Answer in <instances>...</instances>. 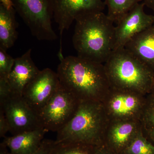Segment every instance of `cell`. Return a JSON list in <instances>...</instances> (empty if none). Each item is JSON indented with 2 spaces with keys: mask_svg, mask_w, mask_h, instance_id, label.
<instances>
[{
  "mask_svg": "<svg viewBox=\"0 0 154 154\" xmlns=\"http://www.w3.org/2000/svg\"><path fill=\"white\" fill-rule=\"evenodd\" d=\"M75 21L72 42L77 56L105 63L113 50L114 22L103 12L86 15Z\"/></svg>",
  "mask_w": 154,
  "mask_h": 154,
  "instance_id": "obj_2",
  "label": "cell"
},
{
  "mask_svg": "<svg viewBox=\"0 0 154 154\" xmlns=\"http://www.w3.org/2000/svg\"><path fill=\"white\" fill-rule=\"evenodd\" d=\"M31 51L29 49L20 57L15 58L14 66L8 78L13 94L22 96L25 87L40 71L32 60Z\"/></svg>",
  "mask_w": 154,
  "mask_h": 154,
  "instance_id": "obj_13",
  "label": "cell"
},
{
  "mask_svg": "<svg viewBox=\"0 0 154 154\" xmlns=\"http://www.w3.org/2000/svg\"><path fill=\"white\" fill-rule=\"evenodd\" d=\"M141 130L140 120L108 121L103 144L116 154H122Z\"/></svg>",
  "mask_w": 154,
  "mask_h": 154,
  "instance_id": "obj_12",
  "label": "cell"
},
{
  "mask_svg": "<svg viewBox=\"0 0 154 154\" xmlns=\"http://www.w3.org/2000/svg\"><path fill=\"white\" fill-rule=\"evenodd\" d=\"M12 93L8 79H0V105L3 104Z\"/></svg>",
  "mask_w": 154,
  "mask_h": 154,
  "instance_id": "obj_22",
  "label": "cell"
},
{
  "mask_svg": "<svg viewBox=\"0 0 154 154\" xmlns=\"http://www.w3.org/2000/svg\"><path fill=\"white\" fill-rule=\"evenodd\" d=\"M143 0H105L107 8V17L114 23H117L137 4Z\"/></svg>",
  "mask_w": 154,
  "mask_h": 154,
  "instance_id": "obj_18",
  "label": "cell"
},
{
  "mask_svg": "<svg viewBox=\"0 0 154 154\" xmlns=\"http://www.w3.org/2000/svg\"><path fill=\"white\" fill-rule=\"evenodd\" d=\"M145 6L137 4L116 23L113 51L124 48L134 36L154 25V16L146 14Z\"/></svg>",
  "mask_w": 154,
  "mask_h": 154,
  "instance_id": "obj_11",
  "label": "cell"
},
{
  "mask_svg": "<svg viewBox=\"0 0 154 154\" xmlns=\"http://www.w3.org/2000/svg\"><path fill=\"white\" fill-rule=\"evenodd\" d=\"M54 143V140L44 139L38 149L32 154H49Z\"/></svg>",
  "mask_w": 154,
  "mask_h": 154,
  "instance_id": "obj_24",
  "label": "cell"
},
{
  "mask_svg": "<svg viewBox=\"0 0 154 154\" xmlns=\"http://www.w3.org/2000/svg\"><path fill=\"white\" fill-rule=\"evenodd\" d=\"M95 154H116L104 144L95 146Z\"/></svg>",
  "mask_w": 154,
  "mask_h": 154,
  "instance_id": "obj_25",
  "label": "cell"
},
{
  "mask_svg": "<svg viewBox=\"0 0 154 154\" xmlns=\"http://www.w3.org/2000/svg\"><path fill=\"white\" fill-rule=\"evenodd\" d=\"M47 131L44 128L5 137L3 142L12 154H32L38 149Z\"/></svg>",
  "mask_w": 154,
  "mask_h": 154,
  "instance_id": "obj_15",
  "label": "cell"
},
{
  "mask_svg": "<svg viewBox=\"0 0 154 154\" xmlns=\"http://www.w3.org/2000/svg\"><path fill=\"white\" fill-rule=\"evenodd\" d=\"M140 121L144 136L154 145V94L152 93L147 95Z\"/></svg>",
  "mask_w": 154,
  "mask_h": 154,
  "instance_id": "obj_17",
  "label": "cell"
},
{
  "mask_svg": "<svg viewBox=\"0 0 154 154\" xmlns=\"http://www.w3.org/2000/svg\"><path fill=\"white\" fill-rule=\"evenodd\" d=\"M80 103L60 85L38 115L42 127L47 132H57L71 120Z\"/></svg>",
  "mask_w": 154,
  "mask_h": 154,
  "instance_id": "obj_7",
  "label": "cell"
},
{
  "mask_svg": "<svg viewBox=\"0 0 154 154\" xmlns=\"http://www.w3.org/2000/svg\"><path fill=\"white\" fill-rule=\"evenodd\" d=\"M1 4L7 8H14L13 3L11 0H1Z\"/></svg>",
  "mask_w": 154,
  "mask_h": 154,
  "instance_id": "obj_28",
  "label": "cell"
},
{
  "mask_svg": "<svg viewBox=\"0 0 154 154\" xmlns=\"http://www.w3.org/2000/svg\"><path fill=\"white\" fill-rule=\"evenodd\" d=\"M0 154H12L8 147L3 141L0 144Z\"/></svg>",
  "mask_w": 154,
  "mask_h": 154,
  "instance_id": "obj_26",
  "label": "cell"
},
{
  "mask_svg": "<svg viewBox=\"0 0 154 154\" xmlns=\"http://www.w3.org/2000/svg\"><path fill=\"white\" fill-rule=\"evenodd\" d=\"M95 146L82 143L54 141L49 154H95Z\"/></svg>",
  "mask_w": 154,
  "mask_h": 154,
  "instance_id": "obj_19",
  "label": "cell"
},
{
  "mask_svg": "<svg viewBox=\"0 0 154 154\" xmlns=\"http://www.w3.org/2000/svg\"><path fill=\"white\" fill-rule=\"evenodd\" d=\"M146 96L111 88L102 102L108 121L140 120Z\"/></svg>",
  "mask_w": 154,
  "mask_h": 154,
  "instance_id": "obj_6",
  "label": "cell"
},
{
  "mask_svg": "<svg viewBox=\"0 0 154 154\" xmlns=\"http://www.w3.org/2000/svg\"><path fill=\"white\" fill-rule=\"evenodd\" d=\"M151 93H152V94H154V81L153 86L152 90Z\"/></svg>",
  "mask_w": 154,
  "mask_h": 154,
  "instance_id": "obj_29",
  "label": "cell"
},
{
  "mask_svg": "<svg viewBox=\"0 0 154 154\" xmlns=\"http://www.w3.org/2000/svg\"><path fill=\"white\" fill-rule=\"evenodd\" d=\"M10 125L12 135L43 128L39 116L21 95H12L0 105Z\"/></svg>",
  "mask_w": 154,
  "mask_h": 154,
  "instance_id": "obj_8",
  "label": "cell"
},
{
  "mask_svg": "<svg viewBox=\"0 0 154 154\" xmlns=\"http://www.w3.org/2000/svg\"><path fill=\"white\" fill-rule=\"evenodd\" d=\"M58 57L61 85L80 102H102L111 88L104 64L78 56Z\"/></svg>",
  "mask_w": 154,
  "mask_h": 154,
  "instance_id": "obj_1",
  "label": "cell"
},
{
  "mask_svg": "<svg viewBox=\"0 0 154 154\" xmlns=\"http://www.w3.org/2000/svg\"><path fill=\"white\" fill-rule=\"evenodd\" d=\"M15 58L0 48V79H8L14 66Z\"/></svg>",
  "mask_w": 154,
  "mask_h": 154,
  "instance_id": "obj_21",
  "label": "cell"
},
{
  "mask_svg": "<svg viewBox=\"0 0 154 154\" xmlns=\"http://www.w3.org/2000/svg\"><path fill=\"white\" fill-rule=\"evenodd\" d=\"M145 6L154 11V0H143Z\"/></svg>",
  "mask_w": 154,
  "mask_h": 154,
  "instance_id": "obj_27",
  "label": "cell"
},
{
  "mask_svg": "<svg viewBox=\"0 0 154 154\" xmlns=\"http://www.w3.org/2000/svg\"><path fill=\"white\" fill-rule=\"evenodd\" d=\"M124 48L154 73V24L134 36Z\"/></svg>",
  "mask_w": 154,
  "mask_h": 154,
  "instance_id": "obj_14",
  "label": "cell"
},
{
  "mask_svg": "<svg viewBox=\"0 0 154 154\" xmlns=\"http://www.w3.org/2000/svg\"><path fill=\"white\" fill-rule=\"evenodd\" d=\"M105 5L103 0H52L53 19L58 26L60 38L77 19L103 12Z\"/></svg>",
  "mask_w": 154,
  "mask_h": 154,
  "instance_id": "obj_10",
  "label": "cell"
},
{
  "mask_svg": "<svg viewBox=\"0 0 154 154\" xmlns=\"http://www.w3.org/2000/svg\"><path fill=\"white\" fill-rule=\"evenodd\" d=\"M60 86L57 73L45 68L25 87L22 96L38 116Z\"/></svg>",
  "mask_w": 154,
  "mask_h": 154,
  "instance_id": "obj_9",
  "label": "cell"
},
{
  "mask_svg": "<svg viewBox=\"0 0 154 154\" xmlns=\"http://www.w3.org/2000/svg\"><path fill=\"white\" fill-rule=\"evenodd\" d=\"M108 121L102 102H80L71 120L57 132L54 141L100 145Z\"/></svg>",
  "mask_w": 154,
  "mask_h": 154,
  "instance_id": "obj_4",
  "label": "cell"
},
{
  "mask_svg": "<svg viewBox=\"0 0 154 154\" xmlns=\"http://www.w3.org/2000/svg\"><path fill=\"white\" fill-rule=\"evenodd\" d=\"M31 34L40 41H54L57 36L53 30L52 0H11Z\"/></svg>",
  "mask_w": 154,
  "mask_h": 154,
  "instance_id": "obj_5",
  "label": "cell"
},
{
  "mask_svg": "<svg viewBox=\"0 0 154 154\" xmlns=\"http://www.w3.org/2000/svg\"><path fill=\"white\" fill-rule=\"evenodd\" d=\"M10 125L8 119L2 110L0 109V137L5 138L10 131Z\"/></svg>",
  "mask_w": 154,
  "mask_h": 154,
  "instance_id": "obj_23",
  "label": "cell"
},
{
  "mask_svg": "<svg viewBox=\"0 0 154 154\" xmlns=\"http://www.w3.org/2000/svg\"><path fill=\"white\" fill-rule=\"evenodd\" d=\"M14 8L0 4V48L7 51L15 44L18 37V23Z\"/></svg>",
  "mask_w": 154,
  "mask_h": 154,
  "instance_id": "obj_16",
  "label": "cell"
},
{
  "mask_svg": "<svg viewBox=\"0 0 154 154\" xmlns=\"http://www.w3.org/2000/svg\"><path fill=\"white\" fill-rule=\"evenodd\" d=\"M122 154H154V145L141 130Z\"/></svg>",
  "mask_w": 154,
  "mask_h": 154,
  "instance_id": "obj_20",
  "label": "cell"
},
{
  "mask_svg": "<svg viewBox=\"0 0 154 154\" xmlns=\"http://www.w3.org/2000/svg\"><path fill=\"white\" fill-rule=\"evenodd\" d=\"M104 64L111 88L146 96L152 93L153 72L124 48L113 51Z\"/></svg>",
  "mask_w": 154,
  "mask_h": 154,
  "instance_id": "obj_3",
  "label": "cell"
}]
</instances>
